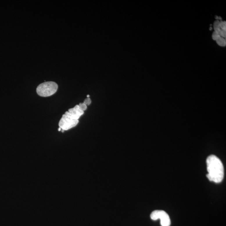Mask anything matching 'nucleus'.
Here are the masks:
<instances>
[{
	"label": "nucleus",
	"instance_id": "1",
	"mask_svg": "<svg viewBox=\"0 0 226 226\" xmlns=\"http://www.w3.org/2000/svg\"><path fill=\"white\" fill-rule=\"evenodd\" d=\"M207 177L211 181L216 183L222 182L224 177V166L220 159L216 156L210 155L207 159Z\"/></svg>",
	"mask_w": 226,
	"mask_h": 226
},
{
	"label": "nucleus",
	"instance_id": "2",
	"mask_svg": "<svg viewBox=\"0 0 226 226\" xmlns=\"http://www.w3.org/2000/svg\"><path fill=\"white\" fill-rule=\"evenodd\" d=\"M58 85L53 81L45 82L37 87V94L42 97H48L53 95L57 92Z\"/></svg>",
	"mask_w": 226,
	"mask_h": 226
},
{
	"label": "nucleus",
	"instance_id": "3",
	"mask_svg": "<svg viewBox=\"0 0 226 226\" xmlns=\"http://www.w3.org/2000/svg\"><path fill=\"white\" fill-rule=\"evenodd\" d=\"M151 219L153 220L159 219L162 226H170L171 224L168 214L163 210H155L152 212L150 215Z\"/></svg>",
	"mask_w": 226,
	"mask_h": 226
},
{
	"label": "nucleus",
	"instance_id": "4",
	"mask_svg": "<svg viewBox=\"0 0 226 226\" xmlns=\"http://www.w3.org/2000/svg\"><path fill=\"white\" fill-rule=\"evenodd\" d=\"M78 122V120H72L67 117L65 115L63 114L60 121L59 126L62 130L64 131L76 127Z\"/></svg>",
	"mask_w": 226,
	"mask_h": 226
},
{
	"label": "nucleus",
	"instance_id": "5",
	"mask_svg": "<svg viewBox=\"0 0 226 226\" xmlns=\"http://www.w3.org/2000/svg\"><path fill=\"white\" fill-rule=\"evenodd\" d=\"M84 114V111L80 109L78 105H76L74 108L69 109L65 112L64 114L72 120H78Z\"/></svg>",
	"mask_w": 226,
	"mask_h": 226
},
{
	"label": "nucleus",
	"instance_id": "6",
	"mask_svg": "<svg viewBox=\"0 0 226 226\" xmlns=\"http://www.w3.org/2000/svg\"><path fill=\"white\" fill-rule=\"evenodd\" d=\"M215 32H217L221 37L226 38V23L225 21H219V20L214 21L213 25Z\"/></svg>",
	"mask_w": 226,
	"mask_h": 226
},
{
	"label": "nucleus",
	"instance_id": "7",
	"mask_svg": "<svg viewBox=\"0 0 226 226\" xmlns=\"http://www.w3.org/2000/svg\"><path fill=\"white\" fill-rule=\"evenodd\" d=\"M216 43L218 44L219 46H225L226 45V39L223 37H220L219 38L217 39L216 41Z\"/></svg>",
	"mask_w": 226,
	"mask_h": 226
},
{
	"label": "nucleus",
	"instance_id": "8",
	"mask_svg": "<svg viewBox=\"0 0 226 226\" xmlns=\"http://www.w3.org/2000/svg\"><path fill=\"white\" fill-rule=\"evenodd\" d=\"M221 37V36H220V35H219L217 32L214 31V32L213 33L212 38L213 40H214L216 41V40L219 38V37Z\"/></svg>",
	"mask_w": 226,
	"mask_h": 226
},
{
	"label": "nucleus",
	"instance_id": "9",
	"mask_svg": "<svg viewBox=\"0 0 226 226\" xmlns=\"http://www.w3.org/2000/svg\"><path fill=\"white\" fill-rule=\"evenodd\" d=\"M80 109L82 111H84L87 109V106L86 104H85L84 103H80L79 104Z\"/></svg>",
	"mask_w": 226,
	"mask_h": 226
},
{
	"label": "nucleus",
	"instance_id": "10",
	"mask_svg": "<svg viewBox=\"0 0 226 226\" xmlns=\"http://www.w3.org/2000/svg\"><path fill=\"white\" fill-rule=\"evenodd\" d=\"M91 102H92V101H91V99H90V98H88L85 99L84 101V103H85V104H86L87 106V105H90L91 103Z\"/></svg>",
	"mask_w": 226,
	"mask_h": 226
},
{
	"label": "nucleus",
	"instance_id": "11",
	"mask_svg": "<svg viewBox=\"0 0 226 226\" xmlns=\"http://www.w3.org/2000/svg\"><path fill=\"white\" fill-rule=\"evenodd\" d=\"M61 130L62 129H61L60 127H59V128H58V131H61Z\"/></svg>",
	"mask_w": 226,
	"mask_h": 226
},
{
	"label": "nucleus",
	"instance_id": "12",
	"mask_svg": "<svg viewBox=\"0 0 226 226\" xmlns=\"http://www.w3.org/2000/svg\"><path fill=\"white\" fill-rule=\"evenodd\" d=\"M89 95L87 96V97L89 98Z\"/></svg>",
	"mask_w": 226,
	"mask_h": 226
}]
</instances>
